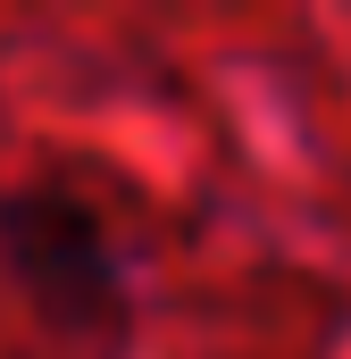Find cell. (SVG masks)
<instances>
[{
  "label": "cell",
  "mask_w": 351,
  "mask_h": 359,
  "mask_svg": "<svg viewBox=\"0 0 351 359\" xmlns=\"http://www.w3.org/2000/svg\"><path fill=\"white\" fill-rule=\"evenodd\" d=\"M0 276L8 292L67 343L126 334V259L109 217L67 184H0Z\"/></svg>",
  "instance_id": "obj_1"
}]
</instances>
